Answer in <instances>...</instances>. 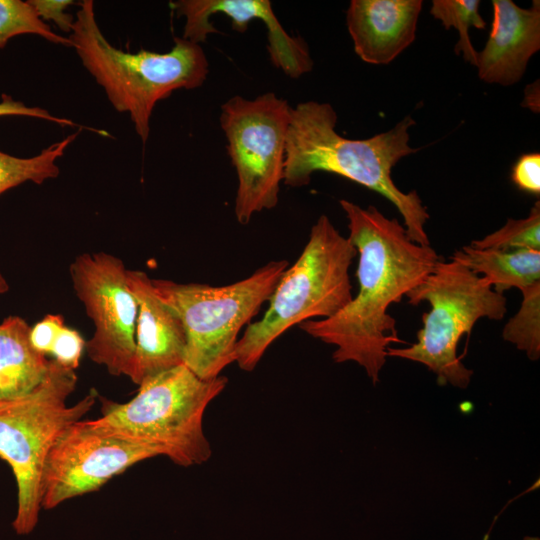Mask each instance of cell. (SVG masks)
Masks as SVG:
<instances>
[{
    "instance_id": "1",
    "label": "cell",
    "mask_w": 540,
    "mask_h": 540,
    "mask_svg": "<svg viewBox=\"0 0 540 540\" xmlns=\"http://www.w3.org/2000/svg\"><path fill=\"white\" fill-rule=\"evenodd\" d=\"M340 206L348 219V239L359 255V290L334 316L299 327L335 346L336 363H357L376 384L390 344H406L387 310L423 281L440 257L430 245L413 242L396 218H387L376 207L362 208L345 199Z\"/></svg>"
},
{
    "instance_id": "2",
    "label": "cell",
    "mask_w": 540,
    "mask_h": 540,
    "mask_svg": "<svg viewBox=\"0 0 540 540\" xmlns=\"http://www.w3.org/2000/svg\"><path fill=\"white\" fill-rule=\"evenodd\" d=\"M336 124L337 113L329 103L309 100L291 108L282 182L291 187L306 186L317 171L345 177L388 199L401 214L409 238L430 245L425 230L429 219L426 206L416 190L403 192L392 178L393 167L417 151L409 145V130L415 125L412 117L362 140L341 136Z\"/></svg>"
},
{
    "instance_id": "3",
    "label": "cell",
    "mask_w": 540,
    "mask_h": 540,
    "mask_svg": "<svg viewBox=\"0 0 540 540\" xmlns=\"http://www.w3.org/2000/svg\"><path fill=\"white\" fill-rule=\"evenodd\" d=\"M69 39L83 66L104 89L112 106L128 113L145 143L152 111L178 89H195L207 78L209 64L201 45L174 37L166 53L126 52L112 46L95 18L94 3L81 1Z\"/></svg>"
},
{
    "instance_id": "4",
    "label": "cell",
    "mask_w": 540,
    "mask_h": 540,
    "mask_svg": "<svg viewBox=\"0 0 540 540\" xmlns=\"http://www.w3.org/2000/svg\"><path fill=\"white\" fill-rule=\"evenodd\" d=\"M357 251L329 217L321 215L296 262L283 272L259 321L249 323L235 348V362L255 369L268 347L295 325L337 314L352 299L349 268Z\"/></svg>"
},
{
    "instance_id": "5",
    "label": "cell",
    "mask_w": 540,
    "mask_h": 540,
    "mask_svg": "<svg viewBox=\"0 0 540 540\" xmlns=\"http://www.w3.org/2000/svg\"><path fill=\"white\" fill-rule=\"evenodd\" d=\"M226 385L224 376L204 380L182 364L144 379L128 402L105 400L103 415L91 421L153 447L179 466L200 465L212 454L203 416Z\"/></svg>"
},
{
    "instance_id": "6",
    "label": "cell",
    "mask_w": 540,
    "mask_h": 540,
    "mask_svg": "<svg viewBox=\"0 0 540 540\" xmlns=\"http://www.w3.org/2000/svg\"><path fill=\"white\" fill-rule=\"evenodd\" d=\"M75 370L51 361L43 381L23 396L0 399V458L10 466L17 485L12 528L19 536L37 527L41 507V477L47 454L71 424L82 420L98 397L95 389L68 405L77 385Z\"/></svg>"
},
{
    "instance_id": "7",
    "label": "cell",
    "mask_w": 540,
    "mask_h": 540,
    "mask_svg": "<svg viewBox=\"0 0 540 540\" xmlns=\"http://www.w3.org/2000/svg\"><path fill=\"white\" fill-rule=\"evenodd\" d=\"M287 260H274L224 286L152 279L160 299L180 317L186 334L184 365L204 380L235 362L238 334L271 297Z\"/></svg>"
},
{
    "instance_id": "8",
    "label": "cell",
    "mask_w": 540,
    "mask_h": 540,
    "mask_svg": "<svg viewBox=\"0 0 540 540\" xmlns=\"http://www.w3.org/2000/svg\"><path fill=\"white\" fill-rule=\"evenodd\" d=\"M405 297L409 304L428 302L417 342L407 348L387 349V357L424 364L439 385L466 388L473 375L457 356L461 337L469 334L481 318L502 320L507 300L484 279L461 263L438 260L433 270Z\"/></svg>"
},
{
    "instance_id": "9",
    "label": "cell",
    "mask_w": 540,
    "mask_h": 540,
    "mask_svg": "<svg viewBox=\"0 0 540 540\" xmlns=\"http://www.w3.org/2000/svg\"><path fill=\"white\" fill-rule=\"evenodd\" d=\"M291 108L273 92L255 99L236 95L221 106L220 125L238 179L234 213L242 225L278 204Z\"/></svg>"
},
{
    "instance_id": "10",
    "label": "cell",
    "mask_w": 540,
    "mask_h": 540,
    "mask_svg": "<svg viewBox=\"0 0 540 540\" xmlns=\"http://www.w3.org/2000/svg\"><path fill=\"white\" fill-rule=\"evenodd\" d=\"M76 296L95 330L85 349L114 376L130 378L138 314L124 262L106 252L82 253L69 266Z\"/></svg>"
},
{
    "instance_id": "11",
    "label": "cell",
    "mask_w": 540,
    "mask_h": 540,
    "mask_svg": "<svg viewBox=\"0 0 540 540\" xmlns=\"http://www.w3.org/2000/svg\"><path fill=\"white\" fill-rule=\"evenodd\" d=\"M155 456L151 446L79 420L56 439L41 477V507L50 510L74 497L100 489L127 468Z\"/></svg>"
},
{
    "instance_id": "12",
    "label": "cell",
    "mask_w": 540,
    "mask_h": 540,
    "mask_svg": "<svg viewBox=\"0 0 540 540\" xmlns=\"http://www.w3.org/2000/svg\"><path fill=\"white\" fill-rule=\"evenodd\" d=\"M177 16L185 17L182 38L195 44L218 32L210 17L222 13L235 31L247 30L251 20L262 21L268 33V53L272 64L291 78H299L313 68V60L303 38L290 36L275 16L269 0H179L170 2Z\"/></svg>"
},
{
    "instance_id": "13",
    "label": "cell",
    "mask_w": 540,
    "mask_h": 540,
    "mask_svg": "<svg viewBox=\"0 0 540 540\" xmlns=\"http://www.w3.org/2000/svg\"><path fill=\"white\" fill-rule=\"evenodd\" d=\"M136 299L135 354L130 380L144 379L184 364L186 334L178 314L156 294L152 279L141 270L127 269Z\"/></svg>"
},
{
    "instance_id": "14",
    "label": "cell",
    "mask_w": 540,
    "mask_h": 540,
    "mask_svg": "<svg viewBox=\"0 0 540 540\" xmlns=\"http://www.w3.org/2000/svg\"><path fill=\"white\" fill-rule=\"evenodd\" d=\"M492 7L491 32L477 55L478 76L489 84L514 85L540 49V2L525 9L511 0H493Z\"/></svg>"
},
{
    "instance_id": "15",
    "label": "cell",
    "mask_w": 540,
    "mask_h": 540,
    "mask_svg": "<svg viewBox=\"0 0 540 540\" xmlns=\"http://www.w3.org/2000/svg\"><path fill=\"white\" fill-rule=\"evenodd\" d=\"M422 0H352L346 24L355 53L369 64L392 62L416 38Z\"/></svg>"
},
{
    "instance_id": "16",
    "label": "cell",
    "mask_w": 540,
    "mask_h": 540,
    "mask_svg": "<svg viewBox=\"0 0 540 540\" xmlns=\"http://www.w3.org/2000/svg\"><path fill=\"white\" fill-rule=\"evenodd\" d=\"M30 326L20 316L0 323V399L28 394L47 375L51 361L29 339Z\"/></svg>"
},
{
    "instance_id": "17",
    "label": "cell",
    "mask_w": 540,
    "mask_h": 540,
    "mask_svg": "<svg viewBox=\"0 0 540 540\" xmlns=\"http://www.w3.org/2000/svg\"><path fill=\"white\" fill-rule=\"evenodd\" d=\"M451 259L481 274L484 281L501 294L510 288L521 290L540 282V251H500L467 245L456 250Z\"/></svg>"
},
{
    "instance_id": "18",
    "label": "cell",
    "mask_w": 540,
    "mask_h": 540,
    "mask_svg": "<svg viewBox=\"0 0 540 540\" xmlns=\"http://www.w3.org/2000/svg\"><path fill=\"white\" fill-rule=\"evenodd\" d=\"M79 132L50 145L33 157L20 158L0 151V195L27 181L42 184L47 179L56 178L60 173L56 160L64 154Z\"/></svg>"
},
{
    "instance_id": "19",
    "label": "cell",
    "mask_w": 540,
    "mask_h": 540,
    "mask_svg": "<svg viewBox=\"0 0 540 540\" xmlns=\"http://www.w3.org/2000/svg\"><path fill=\"white\" fill-rule=\"evenodd\" d=\"M479 6V0H433L430 9V14L441 21L446 30L453 27L459 32L454 52L456 55H462L466 62L474 66L477 65L478 51L470 40L469 28L480 30L486 28Z\"/></svg>"
},
{
    "instance_id": "20",
    "label": "cell",
    "mask_w": 540,
    "mask_h": 540,
    "mask_svg": "<svg viewBox=\"0 0 540 540\" xmlns=\"http://www.w3.org/2000/svg\"><path fill=\"white\" fill-rule=\"evenodd\" d=\"M520 291V308L505 324L502 337L535 361L540 357V282Z\"/></svg>"
},
{
    "instance_id": "21",
    "label": "cell",
    "mask_w": 540,
    "mask_h": 540,
    "mask_svg": "<svg viewBox=\"0 0 540 540\" xmlns=\"http://www.w3.org/2000/svg\"><path fill=\"white\" fill-rule=\"evenodd\" d=\"M22 34H36L54 44L72 47L69 37L55 33L28 1L0 0V49Z\"/></svg>"
},
{
    "instance_id": "22",
    "label": "cell",
    "mask_w": 540,
    "mask_h": 540,
    "mask_svg": "<svg viewBox=\"0 0 540 540\" xmlns=\"http://www.w3.org/2000/svg\"><path fill=\"white\" fill-rule=\"evenodd\" d=\"M470 245L500 251H540V202L534 203L526 218L509 219L503 227Z\"/></svg>"
},
{
    "instance_id": "23",
    "label": "cell",
    "mask_w": 540,
    "mask_h": 540,
    "mask_svg": "<svg viewBox=\"0 0 540 540\" xmlns=\"http://www.w3.org/2000/svg\"><path fill=\"white\" fill-rule=\"evenodd\" d=\"M85 346L86 342L81 334L77 330L64 325L54 341L51 354L61 366L76 370Z\"/></svg>"
},
{
    "instance_id": "24",
    "label": "cell",
    "mask_w": 540,
    "mask_h": 540,
    "mask_svg": "<svg viewBox=\"0 0 540 540\" xmlns=\"http://www.w3.org/2000/svg\"><path fill=\"white\" fill-rule=\"evenodd\" d=\"M512 181L528 193H540V154L527 153L520 156L512 168Z\"/></svg>"
},
{
    "instance_id": "25",
    "label": "cell",
    "mask_w": 540,
    "mask_h": 540,
    "mask_svg": "<svg viewBox=\"0 0 540 540\" xmlns=\"http://www.w3.org/2000/svg\"><path fill=\"white\" fill-rule=\"evenodd\" d=\"M64 325L61 315H45L34 326L30 327L29 339L32 347L44 355L51 353L54 341Z\"/></svg>"
},
{
    "instance_id": "26",
    "label": "cell",
    "mask_w": 540,
    "mask_h": 540,
    "mask_svg": "<svg viewBox=\"0 0 540 540\" xmlns=\"http://www.w3.org/2000/svg\"><path fill=\"white\" fill-rule=\"evenodd\" d=\"M40 19L53 21L63 32L71 33L74 24V17L66 13L65 9L73 5L72 0H28Z\"/></svg>"
},
{
    "instance_id": "27",
    "label": "cell",
    "mask_w": 540,
    "mask_h": 540,
    "mask_svg": "<svg viewBox=\"0 0 540 540\" xmlns=\"http://www.w3.org/2000/svg\"><path fill=\"white\" fill-rule=\"evenodd\" d=\"M3 116H25L48 120L55 122L61 126L78 127L80 129L85 128L67 118H62L50 114L47 110L40 107H29L21 101H16L8 95H2L0 101V117Z\"/></svg>"
},
{
    "instance_id": "28",
    "label": "cell",
    "mask_w": 540,
    "mask_h": 540,
    "mask_svg": "<svg viewBox=\"0 0 540 540\" xmlns=\"http://www.w3.org/2000/svg\"><path fill=\"white\" fill-rule=\"evenodd\" d=\"M524 101L525 106L534 112L539 111V85L533 83L526 87Z\"/></svg>"
},
{
    "instance_id": "29",
    "label": "cell",
    "mask_w": 540,
    "mask_h": 540,
    "mask_svg": "<svg viewBox=\"0 0 540 540\" xmlns=\"http://www.w3.org/2000/svg\"><path fill=\"white\" fill-rule=\"evenodd\" d=\"M9 290V284L6 281L5 277L0 272V294H4L8 292Z\"/></svg>"
},
{
    "instance_id": "30",
    "label": "cell",
    "mask_w": 540,
    "mask_h": 540,
    "mask_svg": "<svg viewBox=\"0 0 540 540\" xmlns=\"http://www.w3.org/2000/svg\"><path fill=\"white\" fill-rule=\"evenodd\" d=\"M523 540H540L539 537L525 536Z\"/></svg>"
}]
</instances>
